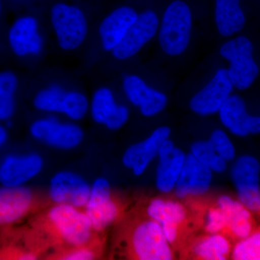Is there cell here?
I'll return each instance as SVG.
<instances>
[{"label":"cell","mask_w":260,"mask_h":260,"mask_svg":"<svg viewBox=\"0 0 260 260\" xmlns=\"http://www.w3.org/2000/svg\"><path fill=\"white\" fill-rule=\"evenodd\" d=\"M223 125L235 136L244 138L249 135L251 115L246 111L245 102L239 95H230L218 112Z\"/></svg>","instance_id":"obj_25"},{"label":"cell","mask_w":260,"mask_h":260,"mask_svg":"<svg viewBox=\"0 0 260 260\" xmlns=\"http://www.w3.org/2000/svg\"><path fill=\"white\" fill-rule=\"evenodd\" d=\"M46 223L57 241L69 249L90 246L96 233L85 210L69 204L53 205L46 214Z\"/></svg>","instance_id":"obj_2"},{"label":"cell","mask_w":260,"mask_h":260,"mask_svg":"<svg viewBox=\"0 0 260 260\" xmlns=\"http://www.w3.org/2000/svg\"><path fill=\"white\" fill-rule=\"evenodd\" d=\"M191 30V13L189 6L180 0L168 7L162 19L159 42L169 55L184 52L189 44Z\"/></svg>","instance_id":"obj_8"},{"label":"cell","mask_w":260,"mask_h":260,"mask_svg":"<svg viewBox=\"0 0 260 260\" xmlns=\"http://www.w3.org/2000/svg\"><path fill=\"white\" fill-rule=\"evenodd\" d=\"M231 257L235 260H260V229L237 241L233 246Z\"/></svg>","instance_id":"obj_28"},{"label":"cell","mask_w":260,"mask_h":260,"mask_svg":"<svg viewBox=\"0 0 260 260\" xmlns=\"http://www.w3.org/2000/svg\"><path fill=\"white\" fill-rule=\"evenodd\" d=\"M138 15L133 8L121 7L109 13L99 23L94 24L90 42L84 54L89 66H94L100 51L110 53L120 43L131 25L136 21Z\"/></svg>","instance_id":"obj_4"},{"label":"cell","mask_w":260,"mask_h":260,"mask_svg":"<svg viewBox=\"0 0 260 260\" xmlns=\"http://www.w3.org/2000/svg\"><path fill=\"white\" fill-rule=\"evenodd\" d=\"M214 173L187 154L185 164L177 181L174 194L179 200L198 199L208 194L213 181Z\"/></svg>","instance_id":"obj_19"},{"label":"cell","mask_w":260,"mask_h":260,"mask_svg":"<svg viewBox=\"0 0 260 260\" xmlns=\"http://www.w3.org/2000/svg\"><path fill=\"white\" fill-rule=\"evenodd\" d=\"M3 0H0V18H1L2 14H3Z\"/></svg>","instance_id":"obj_35"},{"label":"cell","mask_w":260,"mask_h":260,"mask_svg":"<svg viewBox=\"0 0 260 260\" xmlns=\"http://www.w3.org/2000/svg\"><path fill=\"white\" fill-rule=\"evenodd\" d=\"M49 198L53 204H69L84 209L90 194V184L78 173L61 170L49 181Z\"/></svg>","instance_id":"obj_15"},{"label":"cell","mask_w":260,"mask_h":260,"mask_svg":"<svg viewBox=\"0 0 260 260\" xmlns=\"http://www.w3.org/2000/svg\"><path fill=\"white\" fill-rule=\"evenodd\" d=\"M145 213L146 218L160 224L166 239L172 246L179 242L189 219V211L182 202L158 197L148 202Z\"/></svg>","instance_id":"obj_11"},{"label":"cell","mask_w":260,"mask_h":260,"mask_svg":"<svg viewBox=\"0 0 260 260\" xmlns=\"http://www.w3.org/2000/svg\"><path fill=\"white\" fill-rule=\"evenodd\" d=\"M8 139H9L8 130L2 124V122H0V149L3 148L6 145Z\"/></svg>","instance_id":"obj_34"},{"label":"cell","mask_w":260,"mask_h":260,"mask_svg":"<svg viewBox=\"0 0 260 260\" xmlns=\"http://www.w3.org/2000/svg\"><path fill=\"white\" fill-rule=\"evenodd\" d=\"M210 144L217 153L229 162L234 161L237 158V150L233 143L230 137L223 130L218 129L214 130L210 135L209 140Z\"/></svg>","instance_id":"obj_29"},{"label":"cell","mask_w":260,"mask_h":260,"mask_svg":"<svg viewBox=\"0 0 260 260\" xmlns=\"http://www.w3.org/2000/svg\"><path fill=\"white\" fill-rule=\"evenodd\" d=\"M233 244L226 233L206 234L189 246L191 257L200 260H225L232 256Z\"/></svg>","instance_id":"obj_24"},{"label":"cell","mask_w":260,"mask_h":260,"mask_svg":"<svg viewBox=\"0 0 260 260\" xmlns=\"http://www.w3.org/2000/svg\"><path fill=\"white\" fill-rule=\"evenodd\" d=\"M8 40L15 56L39 64L52 49L47 21L35 15H23L15 20L8 30Z\"/></svg>","instance_id":"obj_3"},{"label":"cell","mask_w":260,"mask_h":260,"mask_svg":"<svg viewBox=\"0 0 260 260\" xmlns=\"http://www.w3.org/2000/svg\"><path fill=\"white\" fill-rule=\"evenodd\" d=\"M203 225L206 234L226 232L227 220L225 214L215 204L209 207L203 215Z\"/></svg>","instance_id":"obj_30"},{"label":"cell","mask_w":260,"mask_h":260,"mask_svg":"<svg viewBox=\"0 0 260 260\" xmlns=\"http://www.w3.org/2000/svg\"><path fill=\"white\" fill-rule=\"evenodd\" d=\"M171 133L172 130L169 126H160L145 140L130 145L121 158L123 166L131 171L135 177L143 176L158 157L160 145L170 138Z\"/></svg>","instance_id":"obj_16"},{"label":"cell","mask_w":260,"mask_h":260,"mask_svg":"<svg viewBox=\"0 0 260 260\" xmlns=\"http://www.w3.org/2000/svg\"><path fill=\"white\" fill-rule=\"evenodd\" d=\"M232 90L228 70H219L210 83L191 99L190 109L200 116L216 114L230 96Z\"/></svg>","instance_id":"obj_21"},{"label":"cell","mask_w":260,"mask_h":260,"mask_svg":"<svg viewBox=\"0 0 260 260\" xmlns=\"http://www.w3.org/2000/svg\"><path fill=\"white\" fill-rule=\"evenodd\" d=\"M239 3L240 0H216L215 20L218 31L223 37L240 31L245 25Z\"/></svg>","instance_id":"obj_26"},{"label":"cell","mask_w":260,"mask_h":260,"mask_svg":"<svg viewBox=\"0 0 260 260\" xmlns=\"http://www.w3.org/2000/svg\"><path fill=\"white\" fill-rule=\"evenodd\" d=\"M89 114L98 125L111 131L121 129L129 119V110L118 104L112 89L106 85L95 87L90 98Z\"/></svg>","instance_id":"obj_14"},{"label":"cell","mask_w":260,"mask_h":260,"mask_svg":"<svg viewBox=\"0 0 260 260\" xmlns=\"http://www.w3.org/2000/svg\"><path fill=\"white\" fill-rule=\"evenodd\" d=\"M84 210L95 232H104L118 220L121 207L113 197L109 179L99 177L90 184V198Z\"/></svg>","instance_id":"obj_12"},{"label":"cell","mask_w":260,"mask_h":260,"mask_svg":"<svg viewBox=\"0 0 260 260\" xmlns=\"http://www.w3.org/2000/svg\"><path fill=\"white\" fill-rule=\"evenodd\" d=\"M44 167V158L38 153L8 154L0 160V185L10 187L27 186L40 175Z\"/></svg>","instance_id":"obj_13"},{"label":"cell","mask_w":260,"mask_h":260,"mask_svg":"<svg viewBox=\"0 0 260 260\" xmlns=\"http://www.w3.org/2000/svg\"><path fill=\"white\" fill-rule=\"evenodd\" d=\"M130 257L138 260H172L175 251L160 224L145 218L133 224L126 237Z\"/></svg>","instance_id":"obj_5"},{"label":"cell","mask_w":260,"mask_h":260,"mask_svg":"<svg viewBox=\"0 0 260 260\" xmlns=\"http://www.w3.org/2000/svg\"><path fill=\"white\" fill-rule=\"evenodd\" d=\"M123 89L128 101L138 107L145 117L157 115L167 107V95L149 86L138 75H126Z\"/></svg>","instance_id":"obj_22"},{"label":"cell","mask_w":260,"mask_h":260,"mask_svg":"<svg viewBox=\"0 0 260 260\" xmlns=\"http://www.w3.org/2000/svg\"><path fill=\"white\" fill-rule=\"evenodd\" d=\"M32 139L56 150H74L83 143L85 133L74 121H61L52 116L35 119L29 127Z\"/></svg>","instance_id":"obj_7"},{"label":"cell","mask_w":260,"mask_h":260,"mask_svg":"<svg viewBox=\"0 0 260 260\" xmlns=\"http://www.w3.org/2000/svg\"><path fill=\"white\" fill-rule=\"evenodd\" d=\"M189 154L214 174H222L227 170L229 162L215 152L208 140H199L192 143Z\"/></svg>","instance_id":"obj_27"},{"label":"cell","mask_w":260,"mask_h":260,"mask_svg":"<svg viewBox=\"0 0 260 260\" xmlns=\"http://www.w3.org/2000/svg\"><path fill=\"white\" fill-rule=\"evenodd\" d=\"M47 23L52 49L63 55L85 54L95 23L81 8L58 2L51 7Z\"/></svg>","instance_id":"obj_1"},{"label":"cell","mask_w":260,"mask_h":260,"mask_svg":"<svg viewBox=\"0 0 260 260\" xmlns=\"http://www.w3.org/2000/svg\"><path fill=\"white\" fill-rule=\"evenodd\" d=\"M215 205L225 214L228 235L236 240H242L255 230L254 214L239 200L229 194H221L217 198Z\"/></svg>","instance_id":"obj_23"},{"label":"cell","mask_w":260,"mask_h":260,"mask_svg":"<svg viewBox=\"0 0 260 260\" xmlns=\"http://www.w3.org/2000/svg\"><path fill=\"white\" fill-rule=\"evenodd\" d=\"M49 71L40 73L39 70V88L32 96V107L48 115L61 114L65 100L79 87L80 82L73 75L58 70Z\"/></svg>","instance_id":"obj_6"},{"label":"cell","mask_w":260,"mask_h":260,"mask_svg":"<svg viewBox=\"0 0 260 260\" xmlns=\"http://www.w3.org/2000/svg\"><path fill=\"white\" fill-rule=\"evenodd\" d=\"M97 256L96 251L91 246L70 248L68 251L59 256L63 260H93Z\"/></svg>","instance_id":"obj_32"},{"label":"cell","mask_w":260,"mask_h":260,"mask_svg":"<svg viewBox=\"0 0 260 260\" xmlns=\"http://www.w3.org/2000/svg\"><path fill=\"white\" fill-rule=\"evenodd\" d=\"M16 111L15 98L0 99V122L10 121Z\"/></svg>","instance_id":"obj_33"},{"label":"cell","mask_w":260,"mask_h":260,"mask_svg":"<svg viewBox=\"0 0 260 260\" xmlns=\"http://www.w3.org/2000/svg\"><path fill=\"white\" fill-rule=\"evenodd\" d=\"M220 54L230 62L228 70L233 86L244 90L249 88L259 74L253 59V45L247 38L238 37L220 48Z\"/></svg>","instance_id":"obj_10"},{"label":"cell","mask_w":260,"mask_h":260,"mask_svg":"<svg viewBox=\"0 0 260 260\" xmlns=\"http://www.w3.org/2000/svg\"><path fill=\"white\" fill-rule=\"evenodd\" d=\"M35 201V194L28 186L0 185V228L21 222L34 208Z\"/></svg>","instance_id":"obj_20"},{"label":"cell","mask_w":260,"mask_h":260,"mask_svg":"<svg viewBox=\"0 0 260 260\" xmlns=\"http://www.w3.org/2000/svg\"><path fill=\"white\" fill-rule=\"evenodd\" d=\"M187 154L175 145L170 138L162 142L159 148L158 165L155 171V187L162 194L174 191Z\"/></svg>","instance_id":"obj_17"},{"label":"cell","mask_w":260,"mask_h":260,"mask_svg":"<svg viewBox=\"0 0 260 260\" xmlns=\"http://www.w3.org/2000/svg\"><path fill=\"white\" fill-rule=\"evenodd\" d=\"M158 27V16L153 11L147 10L140 13L120 43L111 51L113 57L126 60L134 56L153 39Z\"/></svg>","instance_id":"obj_18"},{"label":"cell","mask_w":260,"mask_h":260,"mask_svg":"<svg viewBox=\"0 0 260 260\" xmlns=\"http://www.w3.org/2000/svg\"><path fill=\"white\" fill-rule=\"evenodd\" d=\"M18 87V75L10 70L0 71V99L15 98Z\"/></svg>","instance_id":"obj_31"},{"label":"cell","mask_w":260,"mask_h":260,"mask_svg":"<svg viewBox=\"0 0 260 260\" xmlns=\"http://www.w3.org/2000/svg\"><path fill=\"white\" fill-rule=\"evenodd\" d=\"M231 178L237 200L254 215H260V162L251 155H242L233 161Z\"/></svg>","instance_id":"obj_9"}]
</instances>
